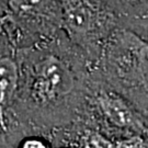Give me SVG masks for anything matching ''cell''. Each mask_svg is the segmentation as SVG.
Wrapping results in <instances>:
<instances>
[{"label":"cell","instance_id":"cell-4","mask_svg":"<svg viewBox=\"0 0 148 148\" xmlns=\"http://www.w3.org/2000/svg\"><path fill=\"white\" fill-rule=\"evenodd\" d=\"M101 112L114 126L143 131V123L126 102L116 95L103 93L98 98Z\"/></svg>","mask_w":148,"mask_h":148},{"label":"cell","instance_id":"cell-7","mask_svg":"<svg viewBox=\"0 0 148 148\" xmlns=\"http://www.w3.org/2000/svg\"><path fill=\"white\" fill-rule=\"evenodd\" d=\"M86 144H87L86 146H91V147H113L110 140L95 133L88 136Z\"/></svg>","mask_w":148,"mask_h":148},{"label":"cell","instance_id":"cell-2","mask_svg":"<svg viewBox=\"0 0 148 148\" xmlns=\"http://www.w3.org/2000/svg\"><path fill=\"white\" fill-rule=\"evenodd\" d=\"M33 88L41 100H62L75 89L74 75L59 58L48 56L37 64Z\"/></svg>","mask_w":148,"mask_h":148},{"label":"cell","instance_id":"cell-1","mask_svg":"<svg viewBox=\"0 0 148 148\" xmlns=\"http://www.w3.org/2000/svg\"><path fill=\"white\" fill-rule=\"evenodd\" d=\"M147 43L133 33H119L106 49V68L119 79L147 85Z\"/></svg>","mask_w":148,"mask_h":148},{"label":"cell","instance_id":"cell-9","mask_svg":"<svg viewBox=\"0 0 148 148\" xmlns=\"http://www.w3.org/2000/svg\"><path fill=\"white\" fill-rule=\"evenodd\" d=\"M20 146L23 148H45L48 147V144L40 137H27L22 142V145Z\"/></svg>","mask_w":148,"mask_h":148},{"label":"cell","instance_id":"cell-8","mask_svg":"<svg viewBox=\"0 0 148 148\" xmlns=\"http://www.w3.org/2000/svg\"><path fill=\"white\" fill-rule=\"evenodd\" d=\"M114 146H117V147H144L146 146L145 143H144V139L140 138L139 136H133V137H130L127 139H123L121 142H117L116 145Z\"/></svg>","mask_w":148,"mask_h":148},{"label":"cell","instance_id":"cell-3","mask_svg":"<svg viewBox=\"0 0 148 148\" xmlns=\"http://www.w3.org/2000/svg\"><path fill=\"white\" fill-rule=\"evenodd\" d=\"M64 24L74 37L89 35L98 25V16L90 3L84 0H63Z\"/></svg>","mask_w":148,"mask_h":148},{"label":"cell","instance_id":"cell-5","mask_svg":"<svg viewBox=\"0 0 148 148\" xmlns=\"http://www.w3.org/2000/svg\"><path fill=\"white\" fill-rule=\"evenodd\" d=\"M19 84L16 64L9 57H0V123L5 126V110L10 104Z\"/></svg>","mask_w":148,"mask_h":148},{"label":"cell","instance_id":"cell-6","mask_svg":"<svg viewBox=\"0 0 148 148\" xmlns=\"http://www.w3.org/2000/svg\"><path fill=\"white\" fill-rule=\"evenodd\" d=\"M9 7L19 16L38 18L47 14L52 8V0H9Z\"/></svg>","mask_w":148,"mask_h":148}]
</instances>
